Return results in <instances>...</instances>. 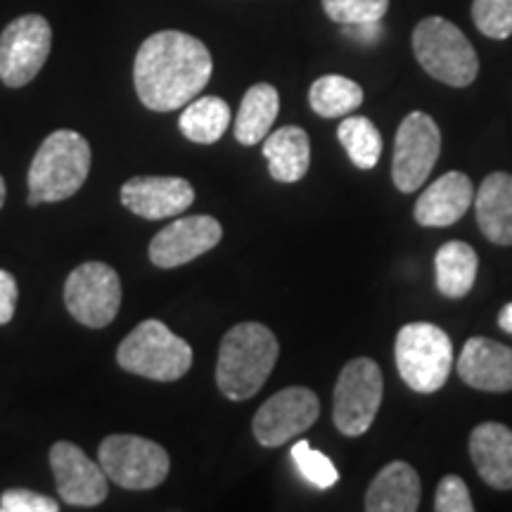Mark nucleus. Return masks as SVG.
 <instances>
[{"label": "nucleus", "instance_id": "nucleus-1", "mask_svg": "<svg viewBox=\"0 0 512 512\" xmlns=\"http://www.w3.org/2000/svg\"><path fill=\"white\" fill-rule=\"evenodd\" d=\"M214 72L209 48L183 31L145 38L133 64L136 93L147 110L174 112L195 100Z\"/></svg>", "mask_w": 512, "mask_h": 512}, {"label": "nucleus", "instance_id": "nucleus-2", "mask_svg": "<svg viewBox=\"0 0 512 512\" xmlns=\"http://www.w3.org/2000/svg\"><path fill=\"white\" fill-rule=\"evenodd\" d=\"M280 344L266 325L240 323L221 339L216 384L230 401H247L264 387L278 361Z\"/></svg>", "mask_w": 512, "mask_h": 512}, {"label": "nucleus", "instance_id": "nucleus-3", "mask_svg": "<svg viewBox=\"0 0 512 512\" xmlns=\"http://www.w3.org/2000/svg\"><path fill=\"white\" fill-rule=\"evenodd\" d=\"M91 171V145L81 133L60 128L38 147L29 166V204L62 202L76 195Z\"/></svg>", "mask_w": 512, "mask_h": 512}, {"label": "nucleus", "instance_id": "nucleus-4", "mask_svg": "<svg viewBox=\"0 0 512 512\" xmlns=\"http://www.w3.org/2000/svg\"><path fill=\"white\" fill-rule=\"evenodd\" d=\"M413 53L432 79L465 88L477 79V50L456 24L444 17H427L413 29Z\"/></svg>", "mask_w": 512, "mask_h": 512}, {"label": "nucleus", "instance_id": "nucleus-5", "mask_svg": "<svg viewBox=\"0 0 512 512\" xmlns=\"http://www.w3.org/2000/svg\"><path fill=\"white\" fill-rule=\"evenodd\" d=\"M117 363L128 373L155 382H176L192 368V347L162 320H143L117 349Z\"/></svg>", "mask_w": 512, "mask_h": 512}, {"label": "nucleus", "instance_id": "nucleus-6", "mask_svg": "<svg viewBox=\"0 0 512 512\" xmlns=\"http://www.w3.org/2000/svg\"><path fill=\"white\" fill-rule=\"evenodd\" d=\"M396 368L401 380L418 394H434L453 370V344L439 325L408 323L396 332Z\"/></svg>", "mask_w": 512, "mask_h": 512}, {"label": "nucleus", "instance_id": "nucleus-7", "mask_svg": "<svg viewBox=\"0 0 512 512\" xmlns=\"http://www.w3.org/2000/svg\"><path fill=\"white\" fill-rule=\"evenodd\" d=\"M98 463L112 484L131 491L155 489L169 477L171 470L164 446L136 434H112L102 439Z\"/></svg>", "mask_w": 512, "mask_h": 512}, {"label": "nucleus", "instance_id": "nucleus-8", "mask_svg": "<svg viewBox=\"0 0 512 512\" xmlns=\"http://www.w3.org/2000/svg\"><path fill=\"white\" fill-rule=\"evenodd\" d=\"M384 396L382 370L373 358L361 356L342 368L335 384L332 420L344 437H361L370 430Z\"/></svg>", "mask_w": 512, "mask_h": 512}, {"label": "nucleus", "instance_id": "nucleus-9", "mask_svg": "<svg viewBox=\"0 0 512 512\" xmlns=\"http://www.w3.org/2000/svg\"><path fill=\"white\" fill-rule=\"evenodd\" d=\"M67 311L86 328H105L121 306V280L112 266L86 261L69 273L64 283Z\"/></svg>", "mask_w": 512, "mask_h": 512}, {"label": "nucleus", "instance_id": "nucleus-10", "mask_svg": "<svg viewBox=\"0 0 512 512\" xmlns=\"http://www.w3.org/2000/svg\"><path fill=\"white\" fill-rule=\"evenodd\" d=\"M53 48V29L41 15L12 19L0 36V81L22 88L34 81Z\"/></svg>", "mask_w": 512, "mask_h": 512}, {"label": "nucleus", "instance_id": "nucleus-11", "mask_svg": "<svg viewBox=\"0 0 512 512\" xmlns=\"http://www.w3.org/2000/svg\"><path fill=\"white\" fill-rule=\"evenodd\" d=\"M441 155L437 121L425 112H411L396 131L392 178L394 185L411 195L427 181Z\"/></svg>", "mask_w": 512, "mask_h": 512}, {"label": "nucleus", "instance_id": "nucleus-12", "mask_svg": "<svg viewBox=\"0 0 512 512\" xmlns=\"http://www.w3.org/2000/svg\"><path fill=\"white\" fill-rule=\"evenodd\" d=\"M318 415L320 401L311 389L287 387L256 411L252 432L261 446L278 448L316 425Z\"/></svg>", "mask_w": 512, "mask_h": 512}, {"label": "nucleus", "instance_id": "nucleus-13", "mask_svg": "<svg viewBox=\"0 0 512 512\" xmlns=\"http://www.w3.org/2000/svg\"><path fill=\"white\" fill-rule=\"evenodd\" d=\"M50 465L62 501L81 508H93L102 503L110 491V479L100 463H93L72 441H57L50 448Z\"/></svg>", "mask_w": 512, "mask_h": 512}, {"label": "nucleus", "instance_id": "nucleus-14", "mask_svg": "<svg viewBox=\"0 0 512 512\" xmlns=\"http://www.w3.org/2000/svg\"><path fill=\"white\" fill-rule=\"evenodd\" d=\"M223 238L221 223L214 216H185L169 223L150 242V261L157 268H178L207 254Z\"/></svg>", "mask_w": 512, "mask_h": 512}, {"label": "nucleus", "instance_id": "nucleus-15", "mask_svg": "<svg viewBox=\"0 0 512 512\" xmlns=\"http://www.w3.org/2000/svg\"><path fill=\"white\" fill-rule=\"evenodd\" d=\"M195 202V190L178 176H138L124 183L121 204L140 219H171L181 216Z\"/></svg>", "mask_w": 512, "mask_h": 512}, {"label": "nucleus", "instance_id": "nucleus-16", "mask_svg": "<svg viewBox=\"0 0 512 512\" xmlns=\"http://www.w3.org/2000/svg\"><path fill=\"white\" fill-rule=\"evenodd\" d=\"M458 375L479 392H510L512 349L489 337H470L458 356Z\"/></svg>", "mask_w": 512, "mask_h": 512}, {"label": "nucleus", "instance_id": "nucleus-17", "mask_svg": "<svg viewBox=\"0 0 512 512\" xmlns=\"http://www.w3.org/2000/svg\"><path fill=\"white\" fill-rule=\"evenodd\" d=\"M475 202V188L463 171H448L437 178L415 202V221L427 228H446L463 219Z\"/></svg>", "mask_w": 512, "mask_h": 512}, {"label": "nucleus", "instance_id": "nucleus-18", "mask_svg": "<svg viewBox=\"0 0 512 512\" xmlns=\"http://www.w3.org/2000/svg\"><path fill=\"white\" fill-rule=\"evenodd\" d=\"M470 458L491 489H512V430L501 422H482L470 434Z\"/></svg>", "mask_w": 512, "mask_h": 512}, {"label": "nucleus", "instance_id": "nucleus-19", "mask_svg": "<svg viewBox=\"0 0 512 512\" xmlns=\"http://www.w3.org/2000/svg\"><path fill=\"white\" fill-rule=\"evenodd\" d=\"M420 477L403 460L384 465L366 491L368 512H415L420 508Z\"/></svg>", "mask_w": 512, "mask_h": 512}, {"label": "nucleus", "instance_id": "nucleus-20", "mask_svg": "<svg viewBox=\"0 0 512 512\" xmlns=\"http://www.w3.org/2000/svg\"><path fill=\"white\" fill-rule=\"evenodd\" d=\"M479 230L494 245H512V176L496 171L486 176L475 197Z\"/></svg>", "mask_w": 512, "mask_h": 512}, {"label": "nucleus", "instance_id": "nucleus-21", "mask_svg": "<svg viewBox=\"0 0 512 512\" xmlns=\"http://www.w3.org/2000/svg\"><path fill=\"white\" fill-rule=\"evenodd\" d=\"M268 174L278 183H297L309 174L311 140L299 126H283L264 138Z\"/></svg>", "mask_w": 512, "mask_h": 512}, {"label": "nucleus", "instance_id": "nucleus-22", "mask_svg": "<svg viewBox=\"0 0 512 512\" xmlns=\"http://www.w3.org/2000/svg\"><path fill=\"white\" fill-rule=\"evenodd\" d=\"M280 112V95L271 83H256L249 88L242 98L240 112L235 117L233 131L238 143L242 145H256L264 143V138L271 133V126L275 124Z\"/></svg>", "mask_w": 512, "mask_h": 512}, {"label": "nucleus", "instance_id": "nucleus-23", "mask_svg": "<svg viewBox=\"0 0 512 512\" xmlns=\"http://www.w3.org/2000/svg\"><path fill=\"white\" fill-rule=\"evenodd\" d=\"M434 268H437V290L448 299H463L475 287L479 259L467 242L451 240L437 249Z\"/></svg>", "mask_w": 512, "mask_h": 512}, {"label": "nucleus", "instance_id": "nucleus-24", "mask_svg": "<svg viewBox=\"0 0 512 512\" xmlns=\"http://www.w3.org/2000/svg\"><path fill=\"white\" fill-rule=\"evenodd\" d=\"M181 133L190 143L214 145L226 136L230 126V107L226 100L207 95V98L190 100L181 114Z\"/></svg>", "mask_w": 512, "mask_h": 512}, {"label": "nucleus", "instance_id": "nucleus-25", "mask_svg": "<svg viewBox=\"0 0 512 512\" xmlns=\"http://www.w3.org/2000/svg\"><path fill=\"white\" fill-rule=\"evenodd\" d=\"M363 102V88L347 76L328 74L313 81L309 91V105L318 117L339 119L358 110Z\"/></svg>", "mask_w": 512, "mask_h": 512}, {"label": "nucleus", "instance_id": "nucleus-26", "mask_svg": "<svg viewBox=\"0 0 512 512\" xmlns=\"http://www.w3.org/2000/svg\"><path fill=\"white\" fill-rule=\"evenodd\" d=\"M337 138L354 166L368 171L380 162L382 136L368 117H347L337 128Z\"/></svg>", "mask_w": 512, "mask_h": 512}, {"label": "nucleus", "instance_id": "nucleus-27", "mask_svg": "<svg viewBox=\"0 0 512 512\" xmlns=\"http://www.w3.org/2000/svg\"><path fill=\"white\" fill-rule=\"evenodd\" d=\"M292 460L297 465L299 475L316 489H330L339 482V472L332 460L325 453L313 451L309 441H297L292 446Z\"/></svg>", "mask_w": 512, "mask_h": 512}, {"label": "nucleus", "instance_id": "nucleus-28", "mask_svg": "<svg viewBox=\"0 0 512 512\" xmlns=\"http://www.w3.org/2000/svg\"><path fill=\"white\" fill-rule=\"evenodd\" d=\"M323 10L332 22L349 27V24L382 22L389 10V0H323Z\"/></svg>", "mask_w": 512, "mask_h": 512}, {"label": "nucleus", "instance_id": "nucleus-29", "mask_svg": "<svg viewBox=\"0 0 512 512\" xmlns=\"http://www.w3.org/2000/svg\"><path fill=\"white\" fill-rule=\"evenodd\" d=\"M472 19L484 36L505 41L512 36V0H475Z\"/></svg>", "mask_w": 512, "mask_h": 512}, {"label": "nucleus", "instance_id": "nucleus-30", "mask_svg": "<svg viewBox=\"0 0 512 512\" xmlns=\"http://www.w3.org/2000/svg\"><path fill=\"white\" fill-rule=\"evenodd\" d=\"M434 510L437 512H472L470 489L463 479L456 475H446L437 486V496H434Z\"/></svg>", "mask_w": 512, "mask_h": 512}, {"label": "nucleus", "instance_id": "nucleus-31", "mask_svg": "<svg viewBox=\"0 0 512 512\" xmlns=\"http://www.w3.org/2000/svg\"><path fill=\"white\" fill-rule=\"evenodd\" d=\"M57 505L50 496L36 494L29 489H8L0 496V512H57Z\"/></svg>", "mask_w": 512, "mask_h": 512}, {"label": "nucleus", "instance_id": "nucleus-32", "mask_svg": "<svg viewBox=\"0 0 512 512\" xmlns=\"http://www.w3.org/2000/svg\"><path fill=\"white\" fill-rule=\"evenodd\" d=\"M17 280L8 271H0V325H8L17 309Z\"/></svg>", "mask_w": 512, "mask_h": 512}, {"label": "nucleus", "instance_id": "nucleus-33", "mask_svg": "<svg viewBox=\"0 0 512 512\" xmlns=\"http://www.w3.org/2000/svg\"><path fill=\"white\" fill-rule=\"evenodd\" d=\"M347 34L356 41L363 43H375L382 36V24L380 22H368V24H349Z\"/></svg>", "mask_w": 512, "mask_h": 512}, {"label": "nucleus", "instance_id": "nucleus-34", "mask_svg": "<svg viewBox=\"0 0 512 512\" xmlns=\"http://www.w3.org/2000/svg\"><path fill=\"white\" fill-rule=\"evenodd\" d=\"M498 325H501V330H505L508 335H512V302L505 304L501 313H498Z\"/></svg>", "mask_w": 512, "mask_h": 512}, {"label": "nucleus", "instance_id": "nucleus-35", "mask_svg": "<svg viewBox=\"0 0 512 512\" xmlns=\"http://www.w3.org/2000/svg\"><path fill=\"white\" fill-rule=\"evenodd\" d=\"M3 204H5V181L3 176H0V209H3Z\"/></svg>", "mask_w": 512, "mask_h": 512}]
</instances>
